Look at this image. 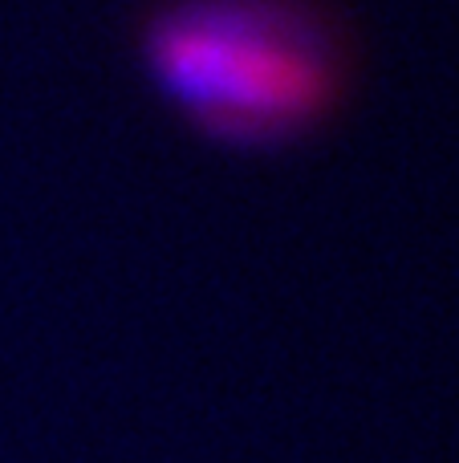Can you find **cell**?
Here are the masks:
<instances>
[{
  "instance_id": "cell-1",
  "label": "cell",
  "mask_w": 459,
  "mask_h": 463,
  "mask_svg": "<svg viewBox=\"0 0 459 463\" xmlns=\"http://www.w3.org/2000/svg\"><path fill=\"white\" fill-rule=\"evenodd\" d=\"M138 53L163 102L224 146L309 135L354 78L350 33L322 0H159Z\"/></svg>"
}]
</instances>
